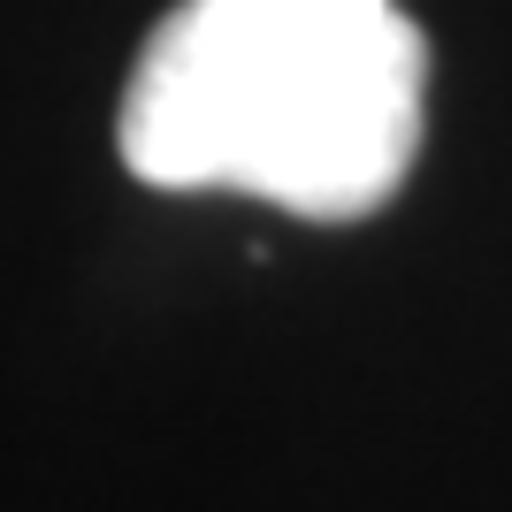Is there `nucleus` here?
Masks as SVG:
<instances>
[{
	"mask_svg": "<svg viewBox=\"0 0 512 512\" xmlns=\"http://www.w3.org/2000/svg\"><path fill=\"white\" fill-rule=\"evenodd\" d=\"M428 39L398 0H176L138 46L115 146L153 192H245L367 222L421 153Z\"/></svg>",
	"mask_w": 512,
	"mask_h": 512,
	"instance_id": "f257e3e1",
	"label": "nucleus"
}]
</instances>
